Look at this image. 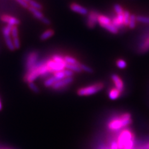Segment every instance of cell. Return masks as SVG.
I'll return each mask as SVG.
<instances>
[{"label": "cell", "instance_id": "obj_16", "mask_svg": "<svg viewBox=\"0 0 149 149\" xmlns=\"http://www.w3.org/2000/svg\"><path fill=\"white\" fill-rule=\"evenodd\" d=\"M54 34V32L52 29H49L47 31H46L44 32L42 34H41L40 39L42 40H47V39L50 38V37H52Z\"/></svg>", "mask_w": 149, "mask_h": 149}, {"label": "cell", "instance_id": "obj_39", "mask_svg": "<svg viewBox=\"0 0 149 149\" xmlns=\"http://www.w3.org/2000/svg\"><path fill=\"white\" fill-rule=\"evenodd\" d=\"M42 22H44V24H50V20H49L47 18H46V17H43L42 19L40 20Z\"/></svg>", "mask_w": 149, "mask_h": 149}, {"label": "cell", "instance_id": "obj_21", "mask_svg": "<svg viewBox=\"0 0 149 149\" xmlns=\"http://www.w3.org/2000/svg\"><path fill=\"white\" fill-rule=\"evenodd\" d=\"M12 27H13V26H11L10 25H7L6 27H3V34L4 37V36H9L11 35Z\"/></svg>", "mask_w": 149, "mask_h": 149}, {"label": "cell", "instance_id": "obj_27", "mask_svg": "<svg viewBox=\"0 0 149 149\" xmlns=\"http://www.w3.org/2000/svg\"><path fill=\"white\" fill-rule=\"evenodd\" d=\"M116 65L118 68H120V69H123L125 68L127 66V63L125 62V60H122V59H119L118 60L117 62H116Z\"/></svg>", "mask_w": 149, "mask_h": 149}, {"label": "cell", "instance_id": "obj_10", "mask_svg": "<svg viewBox=\"0 0 149 149\" xmlns=\"http://www.w3.org/2000/svg\"><path fill=\"white\" fill-rule=\"evenodd\" d=\"M111 78L113 80L114 83L115 84L116 88L118 89L120 92H123L124 90V83L123 81L121 80L120 78L118 77L117 74H113L111 76Z\"/></svg>", "mask_w": 149, "mask_h": 149}, {"label": "cell", "instance_id": "obj_7", "mask_svg": "<svg viewBox=\"0 0 149 149\" xmlns=\"http://www.w3.org/2000/svg\"><path fill=\"white\" fill-rule=\"evenodd\" d=\"M1 20L3 22L7 23L8 25H10L11 26H16V25L19 24L20 22L17 18L8 15L3 16L1 17Z\"/></svg>", "mask_w": 149, "mask_h": 149}, {"label": "cell", "instance_id": "obj_31", "mask_svg": "<svg viewBox=\"0 0 149 149\" xmlns=\"http://www.w3.org/2000/svg\"><path fill=\"white\" fill-rule=\"evenodd\" d=\"M11 35L13 37V38H16L18 37V30L16 26H13L12 30L11 32Z\"/></svg>", "mask_w": 149, "mask_h": 149}, {"label": "cell", "instance_id": "obj_22", "mask_svg": "<svg viewBox=\"0 0 149 149\" xmlns=\"http://www.w3.org/2000/svg\"><path fill=\"white\" fill-rule=\"evenodd\" d=\"M123 15H124V24L125 26H128L129 23V20H130V14L129 11H124Z\"/></svg>", "mask_w": 149, "mask_h": 149}, {"label": "cell", "instance_id": "obj_37", "mask_svg": "<svg viewBox=\"0 0 149 149\" xmlns=\"http://www.w3.org/2000/svg\"><path fill=\"white\" fill-rule=\"evenodd\" d=\"M110 149H119L117 141H112L110 145Z\"/></svg>", "mask_w": 149, "mask_h": 149}, {"label": "cell", "instance_id": "obj_28", "mask_svg": "<svg viewBox=\"0 0 149 149\" xmlns=\"http://www.w3.org/2000/svg\"><path fill=\"white\" fill-rule=\"evenodd\" d=\"M28 86H29L30 89L34 91L36 93H38L39 92V88L37 87L35 84L33 82H31V83H28Z\"/></svg>", "mask_w": 149, "mask_h": 149}, {"label": "cell", "instance_id": "obj_43", "mask_svg": "<svg viewBox=\"0 0 149 149\" xmlns=\"http://www.w3.org/2000/svg\"><path fill=\"white\" fill-rule=\"evenodd\" d=\"M25 1H26V2H27V3H29V1H31V0H24Z\"/></svg>", "mask_w": 149, "mask_h": 149}, {"label": "cell", "instance_id": "obj_35", "mask_svg": "<svg viewBox=\"0 0 149 149\" xmlns=\"http://www.w3.org/2000/svg\"><path fill=\"white\" fill-rule=\"evenodd\" d=\"M118 19V21L120 26H122L124 24V15L123 14H120V15H118V16L116 17Z\"/></svg>", "mask_w": 149, "mask_h": 149}, {"label": "cell", "instance_id": "obj_25", "mask_svg": "<svg viewBox=\"0 0 149 149\" xmlns=\"http://www.w3.org/2000/svg\"><path fill=\"white\" fill-rule=\"evenodd\" d=\"M55 78L57 79V80L58 81V80H62V79H63L65 78H66V77H65V73L63 71H60V72H55L54 73V75Z\"/></svg>", "mask_w": 149, "mask_h": 149}, {"label": "cell", "instance_id": "obj_2", "mask_svg": "<svg viewBox=\"0 0 149 149\" xmlns=\"http://www.w3.org/2000/svg\"><path fill=\"white\" fill-rule=\"evenodd\" d=\"M28 71L29 72H28L24 78L25 81L27 83L33 82L39 76L45 75V74L49 73V69L47 67L46 64L41 65L37 67H35L34 65L33 67H32Z\"/></svg>", "mask_w": 149, "mask_h": 149}, {"label": "cell", "instance_id": "obj_40", "mask_svg": "<svg viewBox=\"0 0 149 149\" xmlns=\"http://www.w3.org/2000/svg\"><path fill=\"white\" fill-rule=\"evenodd\" d=\"M98 149H110V147L106 145H101L100 146Z\"/></svg>", "mask_w": 149, "mask_h": 149}, {"label": "cell", "instance_id": "obj_33", "mask_svg": "<svg viewBox=\"0 0 149 149\" xmlns=\"http://www.w3.org/2000/svg\"><path fill=\"white\" fill-rule=\"evenodd\" d=\"M13 42L14 47H15V49H19L20 47V41L18 37H16V38H14L13 40Z\"/></svg>", "mask_w": 149, "mask_h": 149}, {"label": "cell", "instance_id": "obj_26", "mask_svg": "<svg viewBox=\"0 0 149 149\" xmlns=\"http://www.w3.org/2000/svg\"><path fill=\"white\" fill-rule=\"evenodd\" d=\"M52 60L54 62L58 63H61V64H67V63L65 62L64 58L60 57V56L58 55H54L52 57Z\"/></svg>", "mask_w": 149, "mask_h": 149}, {"label": "cell", "instance_id": "obj_12", "mask_svg": "<svg viewBox=\"0 0 149 149\" xmlns=\"http://www.w3.org/2000/svg\"><path fill=\"white\" fill-rule=\"evenodd\" d=\"M140 50L141 51L142 53L147 52L149 50V36H148L142 42L140 46Z\"/></svg>", "mask_w": 149, "mask_h": 149}, {"label": "cell", "instance_id": "obj_32", "mask_svg": "<svg viewBox=\"0 0 149 149\" xmlns=\"http://www.w3.org/2000/svg\"><path fill=\"white\" fill-rule=\"evenodd\" d=\"M136 19L141 22L143 23H149V17H145V16H137L136 17Z\"/></svg>", "mask_w": 149, "mask_h": 149}, {"label": "cell", "instance_id": "obj_3", "mask_svg": "<svg viewBox=\"0 0 149 149\" xmlns=\"http://www.w3.org/2000/svg\"><path fill=\"white\" fill-rule=\"evenodd\" d=\"M134 139H135V135L131 130L129 129H123L119 133L117 139L119 149H123L127 143Z\"/></svg>", "mask_w": 149, "mask_h": 149}, {"label": "cell", "instance_id": "obj_42", "mask_svg": "<svg viewBox=\"0 0 149 149\" xmlns=\"http://www.w3.org/2000/svg\"><path fill=\"white\" fill-rule=\"evenodd\" d=\"M0 149H15V148H9V147H4V148H0Z\"/></svg>", "mask_w": 149, "mask_h": 149}, {"label": "cell", "instance_id": "obj_1", "mask_svg": "<svg viewBox=\"0 0 149 149\" xmlns=\"http://www.w3.org/2000/svg\"><path fill=\"white\" fill-rule=\"evenodd\" d=\"M132 123L131 115L129 113L123 114L119 117L111 119L108 124V128L113 131L119 130Z\"/></svg>", "mask_w": 149, "mask_h": 149}, {"label": "cell", "instance_id": "obj_13", "mask_svg": "<svg viewBox=\"0 0 149 149\" xmlns=\"http://www.w3.org/2000/svg\"><path fill=\"white\" fill-rule=\"evenodd\" d=\"M97 21L99 22L100 24L102 27L104 25L110 24L111 23V20L109 18H108V17H106L105 16H102V15H100V16H97Z\"/></svg>", "mask_w": 149, "mask_h": 149}, {"label": "cell", "instance_id": "obj_38", "mask_svg": "<svg viewBox=\"0 0 149 149\" xmlns=\"http://www.w3.org/2000/svg\"><path fill=\"white\" fill-rule=\"evenodd\" d=\"M134 149H149V142L144 144V145H141L136 147H134Z\"/></svg>", "mask_w": 149, "mask_h": 149}, {"label": "cell", "instance_id": "obj_9", "mask_svg": "<svg viewBox=\"0 0 149 149\" xmlns=\"http://www.w3.org/2000/svg\"><path fill=\"white\" fill-rule=\"evenodd\" d=\"M70 9L73 11L81 14L82 15H86L88 14V9L76 3H72L70 5Z\"/></svg>", "mask_w": 149, "mask_h": 149}, {"label": "cell", "instance_id": "obj_20", "mask_svg": "<svg viewBox=\"0 0 149 149\" xmlns=\"http://www.w3.org/2000/svg\"><path fill=\"white\" fill-rule=\"evenodd\" d=\"M136 17L134 15H131L130 17V20L129 23V27L130 29H134L136 27Z\"/></svg>", "mask_w": 149, "mask_h": 149}, {"label": "cell", "instance_id": "obj_17", "mask_svg": "<svg viewBox=\"0 0 149 149\" xmlns=\"http://www.w3.org/2000/svg\"><path fill=\"white\" fill-rule=\"evenodd\" d=\"M102 27L105 28L106 30H108V31H109L110 32H111V33H113V34H117L118 32V27L115 26L113 24H111V23H110V24H108L104 25Z\"/></svg>", "mask_w": 149, "mask_h": 149}, {"label": "cell", "instance_id": "obj_23", "mask_svg": "<svg viewBox=\"0 0 149 149\" xmlns=\"http://www.w3.org/2000/svg\"><path fill=\"white\" fill-rule=\"evenodd\" d=\"M64 60L65 62L68 64H78L77 60L72 57H70V56H65L64 57Z\"/></svg>", "mask_w": 149, "mask_h": 149}, {"label": "cell", "instance_id": "obj_34", "mask_svg": "<svg viewBox=\"0 0 149 149\" xmlns=\"http://www.w3.org/2000/svg\"><path fill=\"white\" fill-rule=\"evenodd\" d=\"M16 1L19 3L23 7H24L26 8H29V3H27L26 1H25L24 0H16Z\"/></svg>", "mask_w": 149, "mask_h": 149}, {"label": "cell", "instance_id": "obj_36", "mask_svg": "<svg viewBox=\"0 0 149 149\" xmlns=\"http://www.w3.org/2000/svg\"><path fill=\"white\" fill-rule=\"evenodd\" d=\"M65 74V77H72V76L73 75V71L70 70H68V69H65L63 70Z\"/></svg>", "mask_w": 149, "mask_h": 149}, {"label": "cell", "instance_id": "obj_14", "mask_svg": "<svg viewBox=\"0 0 149 149\" xmlns=\"http://www.w3.org/2000/svg\"><path fill=\"white\" fill-rule=\"evenodd\" d=\"M65 68L75 72H81V68L80 67V65L78 64H68L67 63L66 66H65Z\"/></svg>", "mask_w": 149, "mask_h": 149}, {"label": "cell", "instance_id": "obj_5", "mask_svg": "<svg viewBox=\"0 0 149 149\" xmlns=\"http://www.w3.org/2000/svg\"><path fill=\"white\" fill-rule=\"evenodd\" d=\"M49 72H57L63 71L65 68L66 64H61L54 62L53 60H50L46 63Z\"/></svg>", "mask_w": 149, "mask_h": 149}, {"label": "cell", "instance_id": "obj_30", "mask_svg": "<svg viewBox=\"0 0 149 149\" xmlns=\"http://www.w3.org/2000/svg\"><path fill=\"white\" fill-rule=\"evenodd\" d=\"M79 65H80V67H81L82 70H84V71H85V72H88V73H92L93 72V69L91 68L86 66V65H85L79 63Z\"/></svg>", "mask_w": 149, "mask_h": 149}, {"label": "cell", "instance_id": "obj_24", "mask_svg": "<svg viewBox=\"0 0 149 149\" xmlns=\"http://www.w3.org/2000/svg\"><path fill=\"white\" fill-rule=\"evenodd\" d=\"M29 6H31L32 8H34L37 9H39V10H40V9L42 8V6L40 4L37 3V1H34V0H31L29 3Z\"/></svg>", "mask_w": 149, "mask_h": 149}, {"label": "cell", "instance_id": "obj_15", "mask_svg": "<svg viewBox=\"0 0 149 149\" xmlns=\"http://www.w3.org/2000/svg\"><path fill=\"white\" fill-rule=\"evenodd\" d=\"M29 10L32 13H33V15L37 18V19H40V20H41L42 19L43 17H44V15H43V14L42 13L39 9H35V8H32V7H31V6H29Z\"/></svg>", "mask_w": 149, "mask_h": 149}, {"label": "cell", "instance_id": "obj_8", "mask_svg": "<svg viewBox=\"0 0 149 149\" xmlns=\"http://www.w3.org/2000/svg\"><path fill=\"white\" fill-rule=\"evenodd\" d=\"M37 57H38V55L36 52H32L27 57L26 62V68L28 70L34 66L35 63L37 59Z\"/></svg>", "mask_w": 149, "mask_h": 149}, {"label": "cell", "instance_id": "obj_4", "mask_svg": "<svg viewBox=\"0 0 149 149\" xmlns=\"http://www.w3.org/2000/svg\"><path fill=\"white\" fill-rule=\"evenodd\" d=\"M103 83H97L91 86L80 88V89L78 90L77 93L80 96H89L95 94L97 92L101 91L103 88Z\"/></svg>", "mask_w": 149, "mask_h": 149}, {"label": "cell", "instance_id": "obj_11", "mask_svg": "<svg viewBox=\"0 0 149 149\" xmlns=\"http://www.w3.org/2000/svg\"><path fill=\"white\" fill-rule=\"evenodd\" d=\"M121 92L116 88H113L109 92V97L111 100H116L120 96Z\"/></svg>", "mask_w": 149, "mask_h": 149}, {"label": "cell", "instance_id": "obj_41", "mask_svg": "<svg viewBox=\"0 0 149 149\" xmlns=\"http://www.w3.org/2000/svg\"><path fill=\"white\" fill-rule=\"evenodd\" d=\"M2 108H3V106H2V103H1V100H0V111H1V110L2 109Z\"/></svg>", "mask_w": 149, "mask_h": 149}, {"label": "cell", "instance_id": "obj_6", "mask_svg": "<svg viewBox=\"0 0 149 149\" xmlns=\"http://www.w3.org/2000/svg\"><path fill=\"white\" fill-rule=\"evenodd\" d=\"M73 81V78L72 77H66L62 80H58L55 82L52 85V88L54 90H60L66 87L67 85L72 83Z\"/></svg>", "mask_w": 149, "mask_h": 149}, {"label": "cell", "instance_id": "obj_19", "mask_svg": "<svg viewBox=\"0 0 149 149\" xmlns=\"http://www.w3.org/2000/svg\"><path fill=\"white\" fill-rule=\"evenodd\" d=\"M57 79H56L55 78L54 76L53 77H50L49 78H48L47 80H46L45 81H44V85L46 86V87H50V86H52V85H54V84L57 82Z\"/></svg>", "mask_w": 149, "mask_h": 149}, {"label": "cell", "instance_id": "obj_29", "mask_svg": "<svg viewBox=\"0 0 149 149\" xmlns=\"http://www.w3.org/2000/svg\"><path fill=\"white\" fill-rule=\"evenodd\" d=\"M114 10L116 11V13L118 14V15H120V14H123L124 13V11H123V8L121 7L119 4H115L114 6Z\"/></svg>", "mask_w": 149, "mask_h": 149}, {"label": "cell", "instance_id": "obj_18", "mask_svg": "<svg viewBox=\"0 0 149 149\" xmlns=\"http://www.w3.org/2000/svg\"><path fill=\"white\" fill-rule=\"evenodd\" d=\"M4 39H5V42H6V44L7 45V47H8V49L11 50H14L15 49V47H14L13 45V40L11 39L10 36H4Z\"/></svg>", "mask_w": 149, "mask_h": 149}]
</instances>
